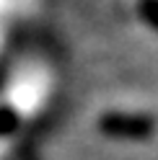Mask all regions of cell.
<instances>
[{
  "label": "cell",
  "mask_w": 158,
  "mask_h": 160,
  "mask_svg": "<svg viewBox=\"0 0 158 160\" xmlns=\"http://www.w3.org/2000/svg\"><path fill=\"white\" fill-rule=\"evenodd\" d=\"M155 122L145 114L132 111H109L101 116V129L114 137H148L153 132Z\"/></svg>",
  "instance_id": "7a4b0ae2"
},
{
  "label": "cell",
  "mask_w": 158,
  "mask_h": 160,
  "mask_svg": "<svg viewBox=\"0 0 158 160\" xmlns=\"http://www.w3.org/2000/svg\"><path fill=\"white\" fill-rule=\"evenodd\" d=\"M8 47V26H5V18H0V57H3Z\"/></svg>",
  "instance_id": "3957f363"
},
{
  "label": "cell",
  "mask_w": 158,
  "mask_h": 160,
  "mask_svg": "<svg viewBox=\"0 0 158 160\" xmlns=\"http://www.w3.org/2000/svg\"><path fill=\"white\" fill-rule=\"evenodd\" d=\"M57 93V70L52 59L44 54H29L21 57L11 67L5 78L3 98H0V111L11 122L29 124L47 114L49 103Z\"/></svg>",
  "instance_id": "6da1fadb"
}]
</instances>
